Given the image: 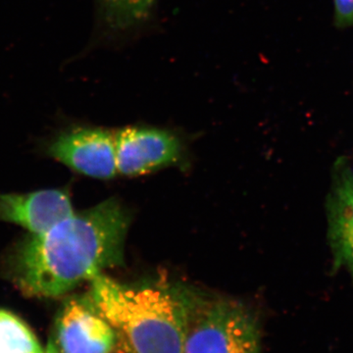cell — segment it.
I'll return each mask as SVG.
<instances>
[{
    "label": "cell",
    "mask_w": 353,
    "mask_h": 353,
    "mask_svg": "<svg viewBox=\"0 0 353 353\" xmlns=\"http://www.w3.org/2000/svg\"><path fill=\"white\" fill-rule=\"evenodd\" d=\"M43 353H61L60 352L59 348H58L57 343H53L52 341H50L48 347L44 350Z\"/></svg>",
    "instance_id": "12"
},
{
    "label": "cell",
    "mask_w": 353,
    "mask_h": 353,
    "mask_svg": "<svg viewBox=\"0 0 353 353\" xmlns=\"http://www.w3.org/2000/svg\"><path fill=\"white\" fill-rule=\"evenodd\" d=\"M36 336L19 318L0 310V353H43Z\"/></svg>",
    "instance_id": "9"
},
{
    "label": "cell",
    "mask_w": 353,
    "mask_h": 353,
    "mask_svg": "<svg viewBox=\"0 0 353 353\" xmlns=\"http://www.w3.org/2000/svg\"><path fill=\"white\" fill-rule=\"evenodd\" d=\"M130 221L126 208L109 199L32 234L11 260L13 282L26 296L51 299L120 266Z\"/></svg>",
    "instance_id": "1"
},
{
    "label": "cell",
    "mask_w": 353,
    "mask_h": 353,
    "mask_svg": "<svg viewBox=\"0 0 353 353\" xmlns=\"http://www.w3.org/2000/svg\"><path fill=\"white\" fill-rule=\"evenodd\" d=\"M330 233L336 259L353 272V181L345 176L331 201Z\"/></svg>",
    "instance_id": "8"
},
{
    "label": "cell",
    "mask_w": 353,
    "mask_h": 353,
    "mask_svg": "<svg viewBox=\"0 0 353 353\" xmlns=\"http://www.w3.org/2000/svg\"><path fill=\"white\" fill-rule=\"evenodd\" d=\"M155 0H99L102 14L114 29L125 30L148 18Z\"/></svg>",
    "instance_id": "10"
},
{
    "label": "cell",
    "mask_w": 353,
    "mask_h": 353,
    "mask_svg": "<svg viewBox=\"0 0 353 353\" xmlns=\"http://www.w3.org/2000/svg\"><path fill=\"white\" fill-rule=\"evenodd\" d=\"M183 353H262L259 324L238 301L192 290Z\"/></svg>",
    "instance_id": "3"
},
{
    "label": "cell",
    "mask_w": 353,
    "mask_h": 353,
    "mask_svg": "<svg viewBox=\"0 0 353 353\" xmlns=\"http://www.w3.org/2000/svg\"><path fill=\"white\" fill-rule=\"evenodd\" d=\"M334 18L339 27L353 24V0H334Z\"/></svg>",
    "instance_id": "11"
},
{
    "label": "cell",
    "mask_w": 353,
    "mask_h": 353,
    "mask_svg": "<svg viewBox=\"0 0 353 353\" xmlns=\"http://www.w3.org/2000/svg\"><path fill=\"white\" fill-rule=\"evenodd\" d=\"M48 153L90 178L109 180L118 174L115 134L106 130L80 128L65 132L50 145Z\"/></svg>",
    "instance_id": "4"
},
{
    "label": "cell",
    "mask_w": 353,
    "mask_h": 353,
    "mask_svg": "<svg viewBox=\"0 0 353 353\" xmlns=\"http://www.w3.org/2000/svg\"><path fill=\"white\" fill-rule=\"evenodd\" d=\"M57 345L61 353H111L116 334L90 297L69 299L57 323Z\"/></svg>",
    "instance_id": "6"
},
{
    "label": "cell",
    "mask_w": 353,
    "mask_h": 353,
    "mask_svg": "<svg viewBox=\"0 0 353 353\" xmlns=\"http://www.w3.org/2000/svg\"><path fill=\"white\" fill-rule=\"evenodd\" d=\"M90 282L88 296L112 327L121 352L183 353L192 290L167 283L124 285L103 273Z\"/></svg>",
    "instance_id": "2"
},
{
    "label": "cell",
    "mask_w": 353,
    "mask_h": 353,
    "mask_svg": "<svg viewBox=\"0 0 353 353\" xmlns=\"http://www.w3.org/2000/svg\"><path fill=\"white\" fill-rule=\"evenodd\" d=\"M118 174L139 176L176 163L181 143L171 132L155 128L128 127L115 134Z\"/></svg>",
    "instance_id": "5"
},
{
    "label": "cell",
    "mask_w": 353,
    "mask_h": 353,
    "mask_svg": "<svg viewBox=\"0 0 353 353\" xmlns=\"http://www.w3.org/2000/svg\"><path fill=\"white\" fill-rule=\"evenodd\" d=\"M75 213L65 190L0 194V220L25 228L32 234L50 231Z\"/></svg>",
    "instance_id": "7"
}]
</instances>
